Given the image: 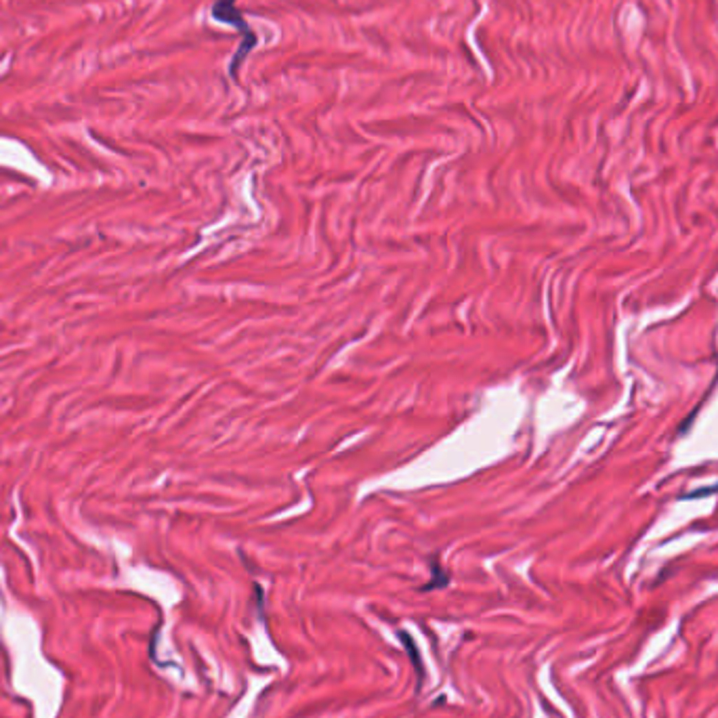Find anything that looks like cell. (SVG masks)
<instances>
[{
  "label": "cell",
  "mask_w": 718,
  "mask_h": 718,
  "mask_svg": "<svg viewBox=\"0 0 718 718\" xmlns=\"http://www.w3.org/2000/svg\"><path fill=\"white\" fill-rule=\"evenodd\" d=\"M213 17L219 19V21H225V23H229V25H235V28L244 34V42H242V47H240V53L235 55V59H233V63H231V74L235 76L237 67L244 63V59H246V55L250 53V49L257 45V36L252 34V30L248 28V23L244 21V17L233 9V0H217L215 7H213Z\"/></svg>",
  "instance_id": "6da1fadb"
}]
</instances>
